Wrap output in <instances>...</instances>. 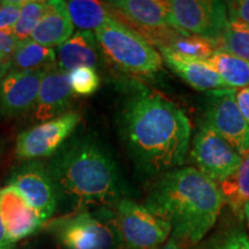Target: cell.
Instances as JSON below:
<instances>
[{"label":"cell","mask_w":249,"mask_h":249,"mask_svg":"<svg viewBox=\"0 0 249 249\" xmlns=\"http://www.w3.org/2000/svg\"><path fill=\"white\" fill-rule=\"evenodd\" d=\"M224 203L229 204L233 213L244 218V209L249 202V150L242 155L240 166L220 182Z\"/></svg>","instance_id":"d6986e66"},{"label":"cell","mask_w":249,"mask_h":249,"mask_svg":"<svg viewBox=\"0 0 249 249\" xmlns=\"http://www.w3.org/2000/svg\"><path fill=\"white\" fill-rule=\"evenodd\" d=\"M124 88L119 128L135 167L145 176L176 170L191 142L188 117L170 98L142 83L132 81Z\"/></svg>","instance_id":"6da1fadb"},{"label":"cell","mask_w":249,"mask_h":249,"mask_svg":"<svg viewBox=\"0 0 249 249\" xmlns=\"http://www.w3.org/2000/svg\"><path fill=\"white\" fill-rule=\"evenodd\" d=\"M160 53L167 66L194 89L207 91L229 88L207 60L187 57L165 49L160 50Z\"/></svg>","instance_id":"2e32d148"},{"label":"cell","mask_w":249,"mask_h":249,"mask_svg":"<svg viewBox=\"0 0 249 249\" xmlns=\"http://www.w3.org/2000/svg\"><path fill=\"white\" fill-rule=\"evenodd\" d=\"M8 185L21 192L44 225L52 219L60 202L53 180L42 160L23 161L15 167L8 178Z\"/></svg>","instance_id":"8fae6325"},{"label":"cell","mask_w":249,"mask_h":249,"mask_svg":"<svg viewBox=\"0 0 249 249\" xmlns=\"http://www.w3.org/2000/svg\"><path fill=\"white\" fill-rule=\"evenodd\" d=\"M219 49V42H216V40H211L196 35H182V34H180L165 50H170V51L177 52V53L187 55V57L208 60Z\"/></svg>","instance_id":"603a6c76"},{"label":"cell","mask_w":249,"mask_h":249,"mask_svg":"<svg viewBox=\"0 0 249 249\" xmlns=\"http://www.w3.org/2000/svg\"><path fill=\"white\" fill-rule=\"evenodd\" d=\"M244 218H246V222H247V225L249 227V202L246 204L244 209Z\"/></svg>","instance_id":"e575fe53"},{"label":"cell","mask_w":249,"mask_h":249,"mask_svg":"<svg viewBox=\"0 0 249 249\" xmlns=\"http://www.w3.org/2000/svg\"><path fill=\"white\" fill-rule=\"evenodd\" d=\"M102 54L134 77H151L163 70V58L147 39L112 18L93 31Z\"/></svg>","instance_id":"277c9868"},{"label":"cell","mask_w":249,"mask_h":249,"mask_svg":"<svg viewBox=\"0 0 249 249\" xmlns=\"http://www.w3.org/2000/svg\"><path fill=\"white\" fill-rule=\"evenodd\" d=\"M4 151H5V143L0 139V161H1L2 156H4Z\"/></svg>","instance_id":"d590c367"},{"label":"cell","mask_w":249,"mask_h":249,"mask_svg":"<svg viewBox=\"0 0 249 249\" xmlns=\"http://www.w3.org/2000/svg\"><path fill=\"white\" fill-rule=\"evenodd\" d=\"M191 156L198 171L219 183L235 172L242 160V156L204 123L195 135Z\"/></svg>","instance_id":"30bf717a"},{"label":"cell","mask_w":249,"mask_h":249,"mask_svg":"<svg viewBox=\"0 0 249 249\" xmlns=\"http://www.w3.org/2000/svg\"><path fill=\"white\" fill-rule=\"evenodd\" d=\"M74 97L71 88L68 71L60 70L57 64L46 68L45 75L40 82L38 96L33 110V120L35 123L54 119L71 111Z\"/></svg>","instance_id":"5bb4252c"},{"label":"cell","mask_w":249,"mask_h":249,"mask_svg":"<svg viewBox=\"0 0 249 249\" xmlns=\"http://www.w3.org/2000/svg\"><path fill=\"white\" fill-rule=\"evenodd\" d=\"M67 11L74 27L82 31L93 33L113 18L105 2L93 0H70Z\"/></svg>","instance_id":"ffe728a7"},{"label":"cell","mask_w":249,"mask_h":249,"mask_svg":"<svg viewBox=\"0 0 249 249\" xmlns=\"http://www.w3.org/2000/svg\"><path fill=\"white\" fill-rule=\"evenodd\" d=\"M171 21L182 35H196L219 42L229 24L225 2L214 0H172Z\"/></svg>","instance_id":"9c48e42d"},{"label":"cell","mask_w":249,"mask_h":249,"mask_svg":"<svg viewBox=\"0 0 249 249\" xmlns=\"http://www.w3.org/2000/svg\"><path fill=\"white\" fill-rule=\"evenodd\" d=\"M57 61L55 50L46 48L28 39L20 42L18 49L11 57L9 71H37L48 68Z\"/></svg>","instance_id":"44dd1931"},{"label":"cell","mask_w":249,"mask_h":249,"mask_svg":"<svg viewBox=\"0 0 249 249\" xmlns=\"http://www.w3.org/2000/svg\"><path fill=\"white\" fill-rule=\"evenodd\" d=\"M157 249H182V244L178 240V239H176L174 236L171 235L169 240Z\"/></svg>","instance_id":"836d02e7"},{"label":"cell","mask_w":249,"mask_h":249,"mask_svg":"<svg viewBox=\"0 0 249 249\" xmlns=\"http://www.w3.org/2000/svg\"><path fill=\"white\" fill-rule=\"evenodd\" d=\"M22 4L21 0L0 1V33H13Z\"/></svg>","instance_id":"4316f807"},{"label":"cell","mask_w":249,"mask_h":249,"mask_svg":"<svg viewBox=\"0 0 249 249\" xmlns=\"http://www.w3.org/2000/svg\"><path fill=\"white\" fill-rule=\"evenodd\" d=\"M235 92L230 88L213 91L205 111L204 124L242 156L249 150V124L236 105Z\"/></svg>","instance_id":"7c38bea8"},{"label":"cell","mask_w":249,"mask_h":249,"mask_svg":"<svg viewBox=\"0 0 249 249\" xmlns=\"http://www.w3.org/2000/svg\"><path fill=\"white\" fill-rule=\"evenodd\" d=\"M20 40L13 35V33H0V55L11 58Z\"/></svg>","instance_id":"f546056e"},{"label":"cell","mask_w":249,"mask_h":249,"mask_svg":"<svg viewBox=\"0 0 249 249\" xmlns=\"http://www.w3.org/2000/svg\"><path fill=\"white\" fill-rule=\"evenodd\" d=\"M9 68H11V58L0 55V82L9 71Z\"/></svg>","instance_id":"d6a6232c"},{"label":"cell","mask_w":249,"mask_h":249,"mask_svg":"<svg viewBox=\"0 0 249 249\" xmlns=\"http://www.w3.org/2000/svg\"><path fill=\"white\" fill-rule=\"evenodd\" d=\"M226 4V8L229 9V21L249 26V0L227 1Z\"/></svg>","instance_id":"f1b7e54d"},{"label":"cell","mask_w":249,"mask_h":249,"mask_svg":"<svg viewBox=\"0 0 249 249\" xmlns=\"http://www.w3.org/2000/svg\"><path fill=\"white\" fill-rule=\"evenodd\" d=\"M108 210L118 247L123 249H157L172 233L166 220L128 198H120Z\"/></svg>","instance_id":"8992f818"},{"label":"cell","mask_w":249,"mask_h":249,"mask_svg":"<svg viewBox=\"0 0 249 249\" xmlns=\"http://www.w3.org/2000/svg\"><path fill=\"white\" fill-rule=\"evenodd\" d=\"M46 230L62 249H114L118 236L110 219L108 208L90 213L74 211L53 218L45 224Z\"/></svg>","instance_id":"5b68a950"},{"label":"cell","mask_w":249,"mask_h":249,"mask_svg":"<svg viewBox=\"0 0 249 249\" xmlns=\"http://www.w3.org/2000/svg\"><path fill=\"white\" fill-rule=\"evenodd\" d=\"M235 101L240 113L249 124V87H246L235 92Z\"/></svg>","instance_id":"4dcf8cb0"},{"label":"cell","mask_w":249,"mask_h":249,"mask_svg":"<svg viewBox=\"0 0 249 249\" xmlns=\"http://www.w3.org/2000/svg\"><path fill=\"white\" fill-rule=\"evenodd\" d=\"M218 75L231 88L249 87V62L230 53L225 50H217L207 60Z\"/></svg>","instance_id":"7402d4cb"},{"label":"cell","mask_w":249,"mask_h":249,"mask_svg":"<svg viewBox=\"0 0 249 249\" xmlns=\"http://www.w3.org/2000/svg\"><path fill=\"white\" fill-rule=\"evenodd\" d=\"M208 249H249V236L241 231H233L217 239Z\"/></svg>","instance_id":"83f0119b"},{"label":"cell","mask_w":249,"mask_h":249,"mask_svg":"<svg viewBox=\"0 0 249 249\" xmlns=\"http://www.w3.org/2000/svg\"><path fill=\"white\" fill-rule=\"evenodd\" d=\"M71 88L75 96L88 97L95 93L101 85L97 71L90 67H80L68 73Z\"/></svg>","instance_id":"484cf974"},{"label":"cell","mask_w":249,"mask_h":249,"mask_svg":"<svg viewBox=\"0 0 249 249\" xmlns=\"http://www.w3.org/2000/svg\"><path fill=\"white\" fill-rule=\"evenodd\" d=\"M219 44L222 50L249 62V26L229 21Z\"/></svg>","instance_id":"cb8c5ba5"},{"label":"cell","mask_w":249,"mask_h":249,"mask_svg":"<svg viewBox=\"0 0 249 249\" xmlns=\"http://www.w3.org/2000/svg\"><path fill=\"white\" fill-rule=\"evenodd\" d=\"M81 123V114L70 111L54 119L36 124L15 142V156L22 161L52 157L70 140Z\"/></svg>","instance_id":"ba28073f"},{"label":"cell","mask_w":249,"mask_h":249,"mask_svg":"<svg viewBox=\"0 0 249 249\" xmlns=\"http://www.w3.org/2000/svg\"><path fill=\"white\" fill-rule=\"evenodd\" d=\"M46 6H48V1H43V0L23 1L20 17H18V20L13 30V35L20 42L30 39L31 34L35 30L43 14H44Z\"/></svg>","instance_id":"d4e9b609"},{"label":"cell","mask_w":249,"mask_h":249,"mask_svg":"<svg viewBox=\"0 0 249 249\" xmlns=\"http://www.w3.org/2000/svg\"><path fill=\"white\" fill-rule=\"evenodd\" d=\"M0 249H18L17 245L9 240L1 216H0Z\"/></svg>","instance_id":"1f68e13d"},{"label":"cell","mask_w":249,"mask_h":249,"mask_svg":"<svg viewBox=\"0 0 249 249\" xmlns=\"http://www.w3.org/2000/svg\"><path fill=\"white\" fill-rule=\"evenodd\" d=\"M57 66L68 71L80 67L96 70L101 62V50L91 31L77 30L55 50Z\"/></svg>","instance_id":"e0dca14e"},{"label":"cell","mask_w":249,"mask_h":249,"mask_svg":"<svg viewBox=\"0 0 249 249\" xmlns=\"http://www.w3.org/2000/svg\"><path fill=\"white\" fill-rule=\"evenodd\" d=\"M74 28L75 27L68 14L66 1L50 0L39 23L31 34L30 39L46 48H58L73 35Z\"/></svg>","instance_id":"ac0fdd59"},{"label":"cell","mask_w":249,"mask_h":249,"mask_svg":"<svg viewBox=\"0 0 249 249\" xmlns=\"http://www.w3.org/2000/svg\"><path fill=\"white\" fill-rule=\"evenodd\" d=\"M46 68L9 71L0 82V121L33 113Z\"/></svg>","instance_id":"4fadbf2b"},{"label":"cell","mask_w":249,"mask_h":249,"mask_svg":"<svg viewBox=\"0 0 249 249\" xmlns=\"http://www.w3.org/2000/svg\"><path fill=\"white\" fill-rule=\"evenodd\" d=\"M223 204L217 182L195 167H182L165 173L143 205L166 220L181 244L195 245L216 224Z\"/></svg>","instance_id":"3957f363"},{"label":"cell","mask_w":249,"mask_h":249,"mask_svg":"<svg viewBox=\"0 0 249 249\" xmlns=\"http://www.w3.org/2000/svg\"><path fill=\"white\" fill-rule=\"evenodd\" d=\"M114 249H123V248H120V247H117V248H114Z\"/></svg>","instance_id":"8d00e7d4"},{"label":"cell","mask_w":249,"mask_h":249,"mask_svg":"<svg viewBox=\"0 0 249 249\" xmlns=\"http://www.w3.org/2000/svg\"><path fill=\"white\" fill-rule=\"evenodd\" d=\"M0 216L9 240L14 244L29 238L44 226L27 198L8 183L0 188Z\"/></svg>","instance_id":"9a60e30c"},{"label":"cell","mask_w":249,"mask_h":249,"mask_svg":"<svg viewBox=\"0 0 249 249\" xmlns=\"http://www.w3.org/2000/svg\"><path fill=\"white\" fill-rule=\"evenodd\" d=\"M111 14L152 46L166 49L180 35L171 21L170 1L164 0H113L105 1Z\"/></svg>","instance_id":"52a82bcc"},{"label":"cell","mask_w":249,"mask_h":249,"mask_svg":"<svg viewBox=\"0 0 249 249\" xmlns=\"http://www.w3.org/2000/svg\"><path fill=\"white\" fill-rule=\"evenodd\" d=\"M45 165L59 202H70L75 211L88 207L110 208L123 198V181L116 161L90 134L71 136Z\"/></svg>","instance_id":"7a4b0ae2"}]
</instances>
